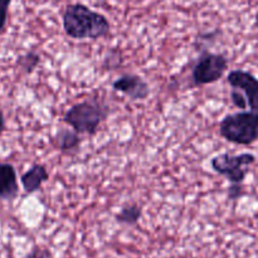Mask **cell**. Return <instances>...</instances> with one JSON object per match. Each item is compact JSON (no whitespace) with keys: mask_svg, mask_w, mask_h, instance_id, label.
Instances as JSON below:
<instances>
[{"mask_svg":"<svg viewBox=\"0 0 258 258\" xmlns=\"http://www.w3.org/2000/svg\"><path fill=\"white\" fill-rule=\"evenodd\" d=\"M143 216V209L138 204H125L120 209L118 213H116L115 219L118 224L123 226H136Z\"/></svg>","mask_w":258,"mask_h":258,"instance_id":"8fae6325","label":"cell"},{"mask_svg":"<svg viewBox=\"0 0 258 258\" xmlns=\"http://www.w3.org/2000/svg\"><path fill=\"white\" fill-rule=\"evenodd\" d=\"M231 100H232V103H233L237 108H239V110L246 111V108H248L246 98H244V96L242 95L239 91L237 90L231 91Z\"/></svg>","mask_w":258,"mask_h":258,"instance_id":"5bb4252c","label":"cell"},{"mask_svg":"<svg viewBox=\"0 0 258 258\" xmlns=\"http://www.w3.org/2000/svg\"><path fill=\"white\" fill-rule=\"evenodd\" d=\"M40 63V54L35 50H29L25 54L20 55L17 59L18 67L20 68V71L27 75H30L33 71L37 68V66Z\"/></svg>","mask_w":258,"mask_h":258,"instance_id":"7c38bea8","label":"cell"},{"mask_svg":"<svg viewBox=\"0 0 258 258\" xmlns=\"http://www.w3.org/2000/svg\"><path fill=\"white\" fill-rule=\"evenodd\" d=\"M81 141H82V139L76 131L64 127L59 128L52 138V144L54 145V148L62 153L77 150Z\"/></svg>","mask_w":258,"mask_h":258,"instance_id":"30bf717a","label":"cell"},{"mask_svg":"<svg viewBox=\"0 0 258 258\" xmlns=\"http://www.w3.org/2000/svg\"><path fill=\"white\" fill-rule=\"evenodd\" d=\"M113 90L123 93L133 101L146 100L150 95V87L143 77L134 73H125L112 83Z\"/></svg>","mask_w":258,"mask_h":258,"instance_id":"52a82bcc","label":"cell"},{"mask_svg":"<svg viewBox=\"0 0 258 258\" xmlns=\"http://www.w3.org/2000/svg\"><path fill=\"white\" fill-rule=\"evenodd\" d=\"M63 29L72 39H100L110 34L111 25L103 14L90 9L87 5L76 3L66 7Z\"/></svg>","mask_w":258,"mask_h":258,"instance_id":"6da1fadb","label":"cell"},{"mask_svg":"<svg viewBox=\"0 0 258 258\" xmlns=\"http://www.w3.org/2000/svg\"><path fill=\"white\" fill-rule=\"evenodd\" d=\"M112 63H115V68L120 67L121 63H122V57L121 54H107L105 58V67L106 68H112Z\"/></svg>","mask_w":258,"mask_h":258,"instance_id":"e0dca14e","label":"cell"},{"mask_svg":"<svg viewBox=\"0 0 258 258\" xmlns=\"http://www.w3.org/2000/svg\"><path fill=\"white\" fill-rule=\"evenodd\" d=\"M12 0H0V32L5 29Z\"/></svg>","mask_w":258,"mask_h":258,"instance_id":"4fadbf2b","label":"cell"},{"mask_svg":"<svg viewBox=\"0 0 258 258\" xmlns=\"http://www.w3.org/2000/svg\"><path fill=\"white\" fill-rule=\"evenodd\" d=\"M23 258H52V254H50L49 249L44 248V247L35 246L33 247L29 253L25 254Z\"/></svg>","mask_w":258,"mask_h":258,"instance_id":"9a60e30c","label":"cell"},{"mask_svg":"<svg viewBox=\"0 0 258 258\" xmlns=\"http://www.w3.org/2000/svg\"><path fill=\"white\" fill-rule=\"evenodd\" d=\"M19 194L17 170L10 163H0V199L14 201Z\"/></svg>","mask_w":258,"mask_h":258,"instance_id":"ba28073f","label":"cell"},{"mask_svg":"<svg viewBox=\"0 0 258 258\" xmlns=\"http://www.w3.org/2000/svg\"><path fill=\"white\" fill-rule=\"evenodd\" d=\"M244 196L243 184H231L228 188V198L231 201H238Z\"/></svg>","mask_w":258,"mask_h":258,"instance_id":"2e32d148","label":"cell"},{"mask_svg":"<svg viewBox=\"0 0 258 258\" xmlns=\"http://www.w3.org/2000/svg\"><path fill=\"white\" fill-rule=\"evenodd\" d=\"M110 108L98 98L85 100L73 105L63 116V121L81 135H95L101 123L108 117Z\"/></svg>","mask_w":258,"mask_h":258,"instance_id":"7a4b0ae2","label":"cell"},{"mask_svg":"<svg viewBox=\"0 0 258 258\" xmlns=\"http://www.w3.org/2000/svg\"><path fill=\"white\" fill-rule=\"evenodd\" d=\"M254 28L258 30V12L256 13V15H254Z\"/></svg>","mask_w":258,"mask_h":258,"instance_id":"d6986e66","label":"cell"},{"mask_svg":"<svg viewBox=\"0 0 258 258\" xmlns=\"http://www.w3.org/2000/svg\"><path fill=\"white\" fill-rule=\"evenodd\" d=\"M228 58L221 53L203 50L191 70V82L194 87L211 85L223 77L228 70Z\"/></svg>","mask_w":258,"mask_h":258,"instance_id":"5b68a950","label":"cell"},{"mask_svg":"<svg viewBox=\"0 0 258 258\" xmlns=\"http://www.w3.org/2000/svg\"><path fill=\"white\" fill-rule=\"evenodd\" d=\"M219 134L224 140L237 145H251L258 141V112L239 111L224 116L219 122Z\"/></svg>","mask_w":258,"mask_h":258,"instance_id":"3957f363","label":"cell"},{"mask_svg":"<svg viewBox=\"0 0 258 258\" xmlns=\"http://www.w3.org/2000/svg\"><path fill=\"white\" fill-rule=\"evenodd\" d=\"M227 82L232 90H237L244 96L249 111L258 112V78L244 70H233L227 76Z\"/></svg>","mask_w":258,"mask_h":258,"instance_id":"8992f818","label":"cell"},{"mask_svg":"<svg viewBox=\"0 0 258 258\" xmlns=\"http://www.w3.org/2000/svg\"><path fill=\"white\" fill-rule=\"evenodd\" d=\"M256 163V156L251 153H242L238 155L223 153L214 156L211 166L217 174L224 176L231 184H243L249 166Z\"/></svg>","mask_w":258,"mask_h":258,"instance_id":"277c9868","label":"cell"},{"mask_svg":"<svg viewBox=\"0 0 258 258\" xmlns=\"http://www.w3.org/2000/svg\"><path fill=\"white\" fill-rule=\"evenodd\" d=\"M5 128H7V123H5L4 113H3V111L0 110V135H2V134L4 133Z\"/></svg>","mask_w":258,"mask_h":258,"instance_id":"ac0fdd59","label":"cell"},{"mask_svg":"<svg viewBox=\"0 0 258 258\" xmlns=\"http://www.w3.org/2000/svg\"><path fill=\"white\" fill-rule=\"evenodd\" d=\"M49 179L47 168L42 164H34L30 166L27 171L20 178L23 189L27 194H33L42 188L43 183Z\"/></svg>","mask_w":258,"mask_h":258,"instance_id":"9c48e42d","label":"cell"}]
</instances>
